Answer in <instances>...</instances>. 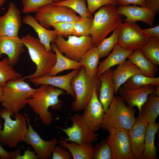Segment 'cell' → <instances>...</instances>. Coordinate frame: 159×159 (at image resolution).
Here are the masks:
<instances>
[{
    "label": "cell",
    "instance_id": "52a82bcc",
    "mask_svg": "<svg viewBox=\"0 0 159 159\" xmlns=\"http://www.w3.org/2000/svg\"><path fill=\"white\" fill-rule=\"evenodd\" d=\"M99 78L90 77L82 66L77 74L73 78L71 85L75 94V101L71 108L72 111L78 112L83 110L90 99L95 90L98 92L100 85Z\"/></svg>",
    "mask_w": 159,
    "mask_h": 159
},
{
    "label": "cell",
    "instance_id": "ab89813d",
    "mask_svg": "<svg viewBox=\"0 0 159 159\" xmlns=\"http://www.w3.org/2000/svg\"><path fill=\"white\" fill-rule=\"evenodd\" d=\"M87 8L90 14L92 15L96 11L101 7L108 5L117 6L118 5L117 0H86Z\"/></svg>",
    "mask_w": 159,
    "mask_h": 159
},
{
    "label": "cell",
    "instance_id": "9a60e30c",
    "mask_svg": "<svg viewBox=\"0 0 159 159\" xmlns=\"http://www.w3.org/2000/svg\"><path fill=\"white\" fill-rule=\"evenodd\" d=\"M21 25L20 11L13 2H11L6 13L0 16V36H18Z\"/></svg>",
    "mask_w": 159,
    "mask_h": 159
},
{
    "label": "cell",
    "instance_id": "8fae6325",
    "mask_svg": "<svg viewBox=\"0 0 159 159\" xmlns=\"http://www.w3.org/2000/svg\"><path fill=\"white\" fill-rule=\"evenodd\" d=\"M70 118L72 123L71 126L65 128L57 127L68 137H62V139L67 142H72L78 144L93 143L97 140L99 134L90 128L83 120L81 115L75 113Z\"/></svg>",
    "mask_w": 159,
    "mask_h": 159
},
{
    "label": "cell",
    "instance_id": "ba28073f",
    "mask_svg": "<svg viewBox=\"0 0 159 159\" xmlns=\"http://www.w3.org/2000/svg\"><path fill=\"white\" fill-rule=\"evenodd\" d=\"M35 18L47 29L55 23L62 21L75 22L80 16L71 9L57 4L53 1L40 8L36 12Z\"/></svg>",
    "mask_w": 159,
    "mask_h": 159
},
{
    "label": "cell",
    "instance_id": "74e56055",
    "mask_svg": "<svg viewBox=\"0 0 159 159\" xmlns=\"http://www.w3.org/2000/svg\"><path fill=\"white\" fill-rule=\"evenodd\" d=\"M22 12L27 14L36 12L41 7L53 2L52 0H21Z\"/></svg>",
    "mask_w": 159,
    "mask_h": 159
},
{
    "label": "cell",
    "instance_id": "d590c367",
    "mask_svg": "<svg viewBox=\"0 0 159 159\" xmlns=\"http://www.w3.org/2000/svg\"><path fill=\"white\" fill-rule=\"evenodd\" d=\"M112 159L110 146L107 140H103L93 146L92 159Z\"/></svg>",
    "mask_w": 159,
    "mask_h": 159
},
{
    "label": "cell",
    "instance_id": "e575fe53",
    "mask_svg": "<svg viewBox=\"0 0 159 159\" xmlns=\"http://www.w3.org/2000/svg\"><path fill=\"white\" fill-rule=\"evenodd\" d=\"M86 1V0H65L55 3L71 9L78 14L80 17H93L88 10Z\"/></svg>",
    "mask_w": 159,
    "mask_h": 159
},
{
    "label": "cell",
    "instance_id": "b9f144b4",
    "mask_svg": "<svg viewBox=\"0 0 159 159\" xmlns=\"http://www.w3.org/2000/svg\"><path fill=\"white\" fill-rule=\"evenodd\" d=\"M52 159H72V155L69 150L60 145L55 146L52 152Z\"/></svg>",
    "mask_w": 159,
    "mask_h": 159
},
{
    "label": "cell",
    "instance_id": "30bf717a",
    "mask_svg": "<svg viewBox=\"0 0 159 159\" xmlns=\"http://www.w3.org/2000/svg\"><path fill=\"white\" fill-rule=\"evenodd\" d=\"M118 30V44L126 49H139L149 40V37L136 22H123Z\"/></svg>",
    "mask_w": 159,
    "mask_h": 159
},
{
    "label": "cell",
    "instance_id": "3957f363",
    "mask_svg": "<svg viewBox=\"0 0 159 159\" xmlns=\"http://www.w3.org/2000/svg\"><path fill=\"white\" fill-rule=\"evenodd\" d=\"M37 90L31 87L22 77L8 81L2 88L1 103L12 116L19 112L27 105V100Z\"/></svg>",
    "mask_w": 159,
    "mask_h": 159
},
{
    "label": "cell",
    "instance_id": "44dd1931",
    "mask_svg": "<svg viewBox=\"0 0 159 159\" xmlns=\"http://www.w3.org/2000/svg\"><path fill=\"white\" fill-rule=\"evenodd\" d=\"M110 69L102 74L99 77L100 87L99 90V100L105 112L114 97L115 86Z\"/></svg>",
    "mask_w": 159,
    "mask_h": 159
},
{
    "label": "cell",
    "instance_id": "83f0119b",
    "mask_svg": "<svg viewBox=\"0 0 159 159\" xmlns=\"http://www.w3.org/2000/svg\"><path fill=\"white\" fill-rule=\"evenodd\" d=\"M159 128L158 123L154 122L148 124L146 132L142 159H157L155 139Z\"/></svg>",
    "mask_w": 159,
    "mask_h": 159
},
{
    "label": "cell",
    "instance_id": "f546056e",
    "mask_svg": "<svg viewBox=\"0 0 159 159\" xmlns=\"http://www.w3.org/2000/svg\"><path fill=\"white\" fill-rule=\"evenodd\" d=\"M100 55L96 47H93L82 55L79 62L81 64L87 74L90 77L96 76Z\"/></svg>",
    "mask_w": 159,
    "mask_h": 159
},
{
    "label": "cell",
    "instance_id": "4316f807",
    "mask_svg": "<svg viewBox=\"0 0 159 159\" xmlns=\"http://www.w3.org/2000/svg\"><path fill=\"white\" fill-rule=\"evenodd\" d=\"M127 58L146 76L154 77L159 70L158 66L147 59L140 49L133 51Z\"/></svg>",
    "mask_w": 159,
    "mask_h": 159
},
{
    "label": "cell",
    "instance_id": "ffe728a7",
    "mask_svg": "<svg viewBox=\"0 0 159 159\" xmlns=\"http://www.w3.org/2000/svg\"><path fill=\"white\" fill-rule=\"evenodd\" d=\"M24 45L18 37L0 36V58L3 54L7 56L10 64L14 66L21 55L24 52Z\"/></svg>",
    "mask_w": 159,
    "mask_h": 159
},
{
    "label": "cell",
    "instance_id": "5bb4252c",
    "mask_svg": "<svg viewBox=\"0 0 159 159\" xmlns=\"http://www.w3.org/2000/svg\"><path fill=\"white\" fill-rule=\"evenodd\" d=\"M98 91L95 90L81 115L82 117L87 125L96 132L101 127L105 112L98 97Z\"/></svg>",
    "mask_w": 159,
    "mask_h": 159
},
{
    "label": "cell",
    "instance_id": "bcb514c9",
    "mask_svg": "<svg viewBox=\"0 0 159 159\" xmlns=\"http://www.w3.org/2000/svg\"><path fill=\"white\" fill-rule=\"evenodd\" d=\"M1 142L0 140V158L2 159H10L9 152H7L3 148Z\"/></svg>",
    "mask_w": 159,
    "mask_h": 159
},
{
    "label": "cell",
    "instance_id": "9c48e42d",
    "mask_svg": "<svg viewBox=\"0 0 159 159\" xmlns=\"http://www.w3.org/2000/svg\"><path fill=\"white\" fill-rule=\"evenodd\" d=\"M58 50L67 58L79 62L82 55L93 47L90 36L72 35L65 40L61 35H57L54 41Z\"/></svg>",
    "mask_w": 159,
    "mask_h": 159
},
{
    "label": "cell",
    "instance_id": "7dc6e473",
    "mask_svg": "<svg viewBox=\"0 0 159 159\" xmlns=\"http://www.w3.org/2000/svg\"><path fill=\"white\" fill-rule=\"evenodd\" d=\"M153 93L157 96L159 97V85L155 86Z\"/></svg>",
    "mask_w": 159,
    "mask_h": 159
},
{
    "label": "cell",
    "instance_id": "5b68a950",
    "mask_svg": "<svg viewBox=\"0 0 159 159\" xmlns=\"http://www.w3.org/2000/svg\"><path fill=\"white\" fill-rule=\"evenodd\" d=\"M135 110L127 106L120 96H114L105 112L101 127L108 131L119 128L128 131L136 120Z\"/></svg>",
    "mask_w": 159,
    "mask_h": 159
},
{
    "label": "cell",
    "instance_id": "cb8c5ba5",
    "mask_svg": "<svg viewBox=\"0 0 159 159\" xmlns=\"http://www.w3.org/2000/svg\"><path fill=\"white\" fill-rule=\"evenodd\" d=\"M23 22L32 27L37 33L39 39L47 50L52 51L51 44L54 42L57 35L55 31L46 29L41 25L35 18L29 14L24 16Z\"/></svg>",
    "mask_w": 159,
    "mask_h": 159
},
{
    "label": "cell",
    "instance_id": "681fc988",
    "mask_svg": "<svg viewBox=\"0 0 159 159\" xmlns=\"http://www.w3.org/2000/svg\"><path fill=\"white\" fill-rule=\"evenodd\" d=\"M2 88L0 86V102H1L2 96Z\"/></svg>",
    "mask_w": 159,
    "mask_h": 159
},
{
    "label": "cell",
    "instance_id": "c3c4849f",
    "mask_svg": "<svg viewBox=\"0 0 159 159\" xmlns=\"http://www.w3.org/2000/svg\"><path fill=\"white\" fill-rule=\"evenodd\" d=\"M1 110L0 108V131L2 130V123L1 118Z\"/></svg>",
    "mask_w": 159,
    "mask_h": 159
},
{
    "label": "cell",
    "instance_id": "8d00e7d4",
    "mask_svg": "<svg viewBox=\"0 0 159 159\" xmlns=\"http://www.w3.org/2000/svg\"><path fill=\"white\" fill-rule=\"evenodd\" d=\"M93 17H80L74 22V35L77 36H90L92 26Z\"/></svg>",
    "mask_w": 159,
    "mask_h": 159
},
{
    "label": "cell",
    "instance_id": "ac0fdd59",
    "mask_svg": "<svg viewBox=\"0 0 159 159\" xmlns=\"http://www.w3.org/2000/svg\"><path fill=\"white\" fill-rule=\"evenodd\" d=\"M79 70H73L69 73L62 75H46L28 79V81L37 85L45 84L59 88L66 91L74 99L75 94L72 87L71 82L73 78L78 73Z\"/></svg>",
    "mask_w": 159,
    "mask_h": 159
},
{
    "label": "cell",
    "instance_id": "4fadbf2b",
    "mask_svg": "<svg viewBox=\"0 0 159 159\" xmlns=\"http://www.w3.org/2000/svg\"><path fill=\"white\" fill-rule=\"evenodd\" d=\"M24 114L26 117L28 125V130L24 142L32 147L38 158L49 159L54 148L59 143L58 140L55 138L48 141L42 139L32 126L28 115L25 112Z\"/></svg>",
    "mask_w": 159,
    "mask_h": 159
},
{
    "label": "cell",
    "instance_id": "4dcf8cb0",
    "mask_svg": "<svg viewBox=\"0 0 159 159\" xmlns=\"http://www.w3.org/2000/svg\"><path fill=\"white\" fill-rule=\"evenodd\" d=\"M148 85H159V77H151L143 74H138L131 76L122 85L126 89L132 90L138 89Z\"/></svg>",
    "mask_w": 159,
    "mask_h": 159
},
{
    "label": "cell",
    "instance_id": "484cf974",
    "mask_svg": "<svg viewBox=\"0 0 159 159\" xmlns=\"http://www.w3.org/2000/svg\"><path fill=\"white\" fill-rule=\"evenodd\" d=\"M59 145L67 148L73 159H92L93 146L92 143L78 144L64 140H58Z\"/></svg>",
    "mask_w": 159,
    "mask_h": 159
},
{
    "label": "cell",
    "instance_id": "d6a6232c",
    "mask_svg": "<svg viewBox=\"0 0 159 159\" xmlns=\"http://www.w3.org/2000/svg\"><path fill=\"white\" fill-rule=\"evenodd\" d=\"M21 75L9 64L7 57L0 61V86L2 87L8 81L19 79Z\"/></svg>",
    "mask_w": 159,
    "mask_h": 159
},
{
    "label": "cell",
    "instance_id": "7bdbcfd3",
    "mask_svg": "<svg viewBox=\"0 0 159 159\" xmlns=\"http://www.w3.org/2000/svg\"><path fill=\"white\" fill-rule=\"evenodd\" d=\"M118 5L121 6L133 4L145 7L146 0H117Z\"/></svg>",
    "mask_w": 159,
    "mask_h": 159
},
{
    "label": "cell",
    "instance_id": "7c38bea8",
    "mask_svg": "<svg viewBox=\"0 0 159 159\" xmlns=\"http://www.w3.org/2000/svg\"><path fill=\"white\" fill-rule=\"evenodd\" d=\"M107 140L112 152V159H134L128 130L111 129Z\"/></svg>",
    "mask_w": 159,
    "mask_h": 159
},
{
    "label": "cell",
    "instance_id": "f35d334b",
    "mask_svg": "<svg viewBox=\"0 0 159 159\" xmlns=\"http://www.w3.org/2000/svg\"><path fill=\"white\" fill-rule=\"evenodd\" d=\"M74 23L72 21L61 22L53 24L52 27L54 29L57 35L68 37L74 35Z\"/></svg>",
    "mask_w": 159,
    "mask_h": 159
},
{
    "label": "cell",
    "instance_id": "7a4b0ae2",
    "mask_svg": "<svg viewBox=\"0 0 159 159\" xmlns=\"http://www.w3.org/2000/svg\"><path fill=\"white\" fill-rule=\"evenodd\" d=\"M122 16L116 6L108 5L100 8L94 14L90 35L92 45L96 47L111 32L123 23Z\"/></svg>",
    "mask_w": 159,
    "mask_h": 159
},
{
    "label": "cell",
    "instance_id": "603a6c76",
    "mask_svg": "<svg viewBox=\"0 0 159 159\" xmlns=\"http://www.w3.org/2000/svg\"><path fill=\"white\" fill-rule=\"evenodd\" d=\"M138 74H143L142 71L128 60L117 65L112 71L115 86V94H117L118 89L129 78Z\"/></svg>",
    "mask_w": 159,
    "mask_h": 159
},
{
    "label": "cell",
    "instance_id": "7402d4cb",
    "mask_svg": "<svg viewBox=\"0 0 159 159\" xmlns=\"http://www.w3.org/2000/svg\"><path fill=\"white\" fill-rule=\"evenodd\" d=\"M133 51L123 48L117 43L107 57L99 64L96 76L99 78L102 74L112 67L123 62Z\"/></svg>",
    "mask_w": 159,
    "mask_h": 159
},
{
    "label": "cell",
    "instance_id": "d6986e66",
    "mask_svg": "<svg viewBox=\"0 0 159 159\" xmlns=\"http://www.w3.org/2000/svg\"><path fill=\"white\" fill-rule=\"evenodd\" d=\"M148 123L139 115L128 131L132 151L135 159H141Z\"/></svg>",
    "mask_w": 159,
    "mask_h": 159
},
{
    "label": "cell",
    "instance_id": "f1b7e54d",
    "mask_svg": "<svg viewBox=\"0 0 159 159\" xmlns=\"http://www.w3.org/2000/svg\"><path fill=\"white\" fill-rule=\"evenodd\" d=\"M139 115L148 124L155 122L159 115V97L153 92L150 94L142 105Z\"/></svg>",
    "mask_w": 159,
    "mask_h": 159
},
{
    "label": "cell",
    "instance_id": "d4e9b609",
    "mask_svg": "<svg viewBox=\"0 0 159 159\" xmlns=\"http://www.w3.org/2000/svg\"><path fill=\"white\" fill-rule=\"evenodd\" d=\"M51 49L56 55V61L47 75H56L62 72L69 69H80L82 67L79 62L70 59L64 55L58 50L54 42L51 44Z\"/></svg>",
    "mask_w": 159,
    "mask_h": 159
},
{
    "label": "cell",
    "instance_id": "f6af8a7d",
    "mask_svg": "<svg viewBox=\"0 0 159 159\" xmlns=\"http://www.w3.org/2000/svg\"><path fill=\"white\" fill-rule=\"evenodd\" d=\"M145 7L157 12L159 8V0H146Z\"/></svg>",
    "mask_w": 159,
    "mask_h": 159
},
{
    "label": "cell",
    "instance_id": "836d02e7",
    "mask_svg": "<svg viewBox=\"0 0 159 159\" xmlns=\"http://www.w3.org/2000/svg\"><path fill=\"white\" fill-rule=\"evenodd\" d=\"M118 28L114 30L109 37L105 38L96 47L100 58L107 56L118 43Z\"/></svg>",
    "mask_w": 159,
    "mask_h": 159
},
{
    "label": "cell",
    "instance_id": "6da1fadb",
    "mask_svg": "<svg viewBox=\"0 0 159 159\" xmlns=\"http://www.w3.org/2000/svg\"><path fill=\"white\" fill-rule=\"evenodd\" d=\"M65 94L63 90L45 84L40 85L33 95L27 100V105L38 115L42 122L48 125L53 120L49 108L54 110L59 109L62 102L59 97Z\"/></svg>",
    "mask_w": 159,
    "mask_h": 159
},
{
    "label": "cell",
    "instance_id": "277c9868",
    "mask_svg": "<svg viewBox=\"0 0 159 159\" xmlns=\"http://www.w3.org/2000/svg\"><path fill=\"white\" fill-rule=\"evenodd\" d=\"M28 50L32 61L35 64L36 69L33 74L22 77L29 79L47 75L56 61V55L52 51L47 49L39 39L28 34L21 38Z\"/></svg>",
    "mask_w": 159,
    "mask_h": 159
},
{
    "label": "cell",
    "instance_id": "2e32d148",
    "mask_svg": "<svg viewBox=\"0 0 159 159\" xmlns=\"http://www.w3.org/2000/svg\"><path fill=\"white\" fill-rule=\"evenodd\" d=\"M118 13L126 17L123 21L127 22L141 21L148 25L153 26L157 12L146 7L136 5H120L117 7Z\"/></svg>",
    "mask_w": 159,
    "mask_h": 159
},
{
    "label": "cell",
    "instance_id": "816d5d0a",
    "mask_svg": "<svg viewBox=\"0 0 159 159\" xmlns=\"http://www.w3.org/2000/svg\"><path fill=\"white\" fill-rule=\"evenodd\" d=\"M54 2H57L60 1H64L65 0H52Z\"/></svg>",
    "mask_w": 159,
    "mask_h": 159
},
{
    "label": "cell",
    "instance_id": "60d3db41",
    "mask_svg": "<svg viewBox=\"0 0 159 159\" xmlns=\"http://www.w3.org/2000/svg\"><path fill=\"white\" fill-rule=\"evenodd\" d=\"M21 148L19 147L16 149L9 152L10 159H37L38 158L34 151L30 150L28 148L21 155Z\"/></svg>",
    "mask_w": 159,
    "mask_h": 159
},
{
    "label": "cell",
    "instance_id": "8992f818",
    "mask_svg": "<svg viewBox=\"0 0 159 159\" xmlns=\"http://www.w3.org/2000/svg\"><path fill=\"white\" fill-rule=\"evenodd\" d=\"M12 120L10 112L4 108L1 110V117L4 120V128L0 131V140L4 145L15 148L20 143L24 141L28 130L27 123L23 114L18 112Z\"/></svg>",
    "mask_w": 159,
    "mask_h": 159
},
{
    "label": "cell",
    "instance_id": "1f68e13d",
    "mask_svg": "<svg viewBox=\"0 0 159 159\" xmlns=\"http://www.w3.org/2000/svg\"><path fill=\"white\" fill-rule=\"evenodd\" d=\"M140 49L147 59L155 65H159V39L150 37L148 41Z\"/></svg>",
    "mask_w": 159,
    "mask_h": 159
},
{
    "label": "cell",
    "instance_id": "f907efd6",
    "mask_svg": "<svg viewBox=\"0 0 159 159\" xmlns=\"http://www.w3.org/2000/svg\"><path fill=\"white\" fill-rule=\"evenodd\" d=\"M7 0H0V7H1Z\"/></svg>",
    "mask_w": 159,
    "mask_h": 159
},
{
    "label": "cell",
    "instance_id": "e0dca14e",
    "mask_svg": "<svg viewBox=\"0 0 159 159\" xmlns=\"http://www.w3.org/2000/svg\"><path fill=\"white\" fill-rule=\"evenodd\" d=\"M155 87L154 85H148L138 89L130 90L121 86L118 89L117 94L128 106L137 107L140 113L148 96L154 92Z\"/></svg>",
    "mask_w": 159,
    "mask_h": 159
},
{
    "label": "cell",
    "instance_id": "ee69618b",
    "mask_svg": "<svg viewBox=\"0 0 159 159\" xmlns=\"http://www.w3.org/2000/svg\"><path fill=\"white\" fill-rule=\"evenodd\" d=\"M142 29L143 32L148 37H154L159 39V25Z\"/></svg>",
    "mask_w": 159,
    "mask_h": 159
}]
</instances>
